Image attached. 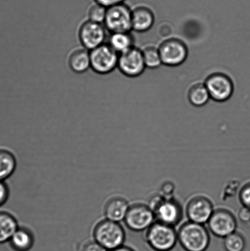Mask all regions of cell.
Masks as SVG:
<instances>
[{
  "instance_id": "6da1fadb",
  "label": "cell",
  "mask_w": 250,
  "mask_h": 251,
  "mask_svg": "<svg viewBox=\"0 0 250 251\" xmlns=\"http://www.w3.org/2000/svg\"><path fill=\"white\" fill-rule=\"evenodd\" d=\"M178 243L185 251H206L209 247V230L201 224L187 221L178 231Z\"/></svg>"
},
{
  "instance_id": "7a4b0ae2",
  "label": "cell",
  "mask_w": 250,
  "mask_h": 251,
  "mask_svg": "<svg viewBox=\"0 0 250 251\" xmlns=\"http://www.w3.org/2000/svg\"><path fill=\"white\" fill-rule=\"evenodd\" d=\"M144 238L154 251H172L178 242L175 227L157 221L144 231Z\"/></svg>"
},
{
  "instance_id": "3957f363",
  "label": "cell",
  "mask_w": 250,
  "mask_h": 251,
  "mask_svg": "<svg viewBox=\"0 0 250 251\" xmlns=\"http://www.w3.org/2000/svg\"><path fill=\"white\" fill-rule=\"evenodd\" d=\"M94 237L95 242L107 251H112L123 245L126 234L118 223L106 220L98 224Z\"/></svg>"
},
{
  "instance_id": "277c9868",
  "label": "cell",
  "mask_w": 250,
  "mask_h": 251,
  "mask_svg": "<svg viewBox=\"0 0 250 251\" xmlns=\"http://www.w3.org/2000/svg\"><path fill=\"white\" fill-rule=\"evenodd\" d=\"M119 54L108 43L90 51L91 69L100 75H106L117 68Z\"/></svg>"
},
{
  "instance_id": "5b68a950",
  "label": "cell",
  "mask_w": 250,
  "mask_h": 251,
  "mask_svg": "<svg viewBox=\"0 0 250 251\" xmlns=\"http://www.w3.org/2000/svg\"><path fill=\"white\" fill-rule=\"evenodd\" d=\"M104 25L111 33L131 31L132 10L124 2L107 7Z\"/></svg>"
},
{
  "instance_id": "8992f818",
  "label": "cell",
  "mask_w": 250,
  "mask_h": 251,
  "mask_svg": "<svg viewBox=\"0 0 250 251\" xmlns=\"http://www.w3.org/2000/svg\"><path fill=\"white\" fill-rule=\"evenodd\" d=\"M156 220L155 215L148 204L142 203L130 206L124 218L127 227L135 232H144Z\"/></svg>"
},
{
  "instance_id": "52a82bcc",
  "label": "cell",
  "mask_w": 250,
  "mask_h": 251,
  "mask_svg": "<svg viewBox=\"0 0 250 251\" xmlns=\"http://www.w3.org/2000/svg\"><path fill=\"white\" fill-rule=\"evenodd\" d=\"M207 224L212 235L222 238L236 232L237 226L236 218L234 214L224 208L214 210Z\"/></svg>"
},
{
  "instance_id": "ba28073f",
  "label": "cell",
  "mask_w": 250,
  "mask_h": 251,
  "mask_svg": "<svg viewBox=\"0 0 250 251\" xmlns=\"http://www.w3.org/2000/svg\"><path fill=\"white\" fill-rule=\"evenodd\" d=\"M78 38L80 45L91 51L105 43L107 29L104 24L87 20L78 29Z\"/></svg>"
},
{
  "instance_id": "9c48e42d",
  "label": "cell",
  "mask_w": 250,
  "mask_h": 251,
  "mask_svg": "<svg viewBox=\"0 0 250 251\" xmlns=\"http://www.w3.org/2000/svg\"><path fill=\"white\" fill-rule=\"evenodd\" d=\"M215 209L207 197L198 194L187 201L185 213L188 221L204 225L207 223Z\"/></svg>"
},
{
  "instance_id": "30bf717a",
  "label": "cell",
  "mask_w": 250,
  "mask_h": 251,
  "mask_svg": "<svg viewBox=\"0 0 250 251\" xmlns=\"http://www.w3.org/2000/svg\"><path fill=\"white\" fill-rule=\"evenodd\" d=\"M117 68L126 77L134 78L141 75L146 68L142 50L134 46L119 54Z\"/></svg>"
},
{
  "instance_id": "8fae6325",
  "label": "cell",
  "mask_w": 250,
  "mask_h": 251,
  "mask_svg": "<svg viewBox=\"0 0 250 251\" xmlns=\"http://www.w3.org/2000/svg\"><path fill=\"white\" fill-rule=\"evenodd\" d=\"M153 212L157 221L174 227L181 222L183 216L182 205L173 197L170 198L163 197Z\"/></svg>"
},
{
  "instance_id": "7c38bea8",
  "label": "cell",
  "mask_w": 250,
  "mask_h": 251,
  "mask_svg": "<svg viewBox=\"0 0 250 251\" xmlns=\"http://www.w3.org/2000/svg\"><path fill=\"white\" fill-rule=\"evenodd\" d=\"M161 62L168 66H180L185 62L188 56V49L182 41L177 39H167L159 48Z\"/></svg>"
},
{
  "instance_id": "4fadbf2b",
  "label": "cell",
  "mask_w": 250,
  "mask_h": 251,
  "mask_svg": "<svg viewBox=\"0 0 250 251\" xmlns=\"http://www.w3.org/2000/svg\"><path fill=\"white\" fill-rule=\"evenodd\" d=\"M205 85L209 93L210 99L217 102L227 101L233 94V83L225 74H213L207 77Z\"/></svg>"
},
{
  "instance_id": "5bb4252c",
  "label": "cell",
  "mask_w": 250,
  "mask_h": 251,
  "mask_svg": "<svg viewBox=\"0 0 250 251\" xmlns=\"http://www.w3.org/2000/svg\"><path fill=\"white\" fill-rule=\"evenodd\" d=\"M68 68L76 75H82L91 68L90 51L82 46L72 49L68 58Z\"/></svg>"
},
{
  "instance_id": "9a60e30c",
  "label": "cell",
  "mask_w": 250,
  "mask_h": 251,
  "mask_svg": "<svg viewBox=\"0 0 250 251\" xmlns=\"http://www.w3.org/2000/svg\"><path fill=\"white\" fill-rule=\"evenodd\" d=\"M154 15L148 7L138 6L132 10V28L142 33L149 30L153 26Z\"/></svg>"
},
{
  "instance_id": "2e32d148",
  "label": "cell",
  "mask_w": 250,
  "mask_h": 251,
  "mask_svg": "<svg viewBox=\"0 0 250 251\" xmlns=\"http://www.w3.org/2000/svg\"><path fill=\"white\" fill-rule=\"evenodd\" d=\"M129 205L124 199L114 198L108 201L105 207V215L108 220L118 223L124 220Z\"/></svg>"
},
{
  "instance_id": "e0dca14e",
  "label": "cell",
  "mask_w": 250,
  "mask_h": 251,
  "mask_svg": "<svg viewBox=\"0 0 250 251\" xmlns=\"http://www.w3.org/2000/svg\"><path fill=\"white\" fill-rule=\"evenodd\" d=\"M108 44L117 53L121 54L133 48L134 39L130 32L112 33Z\"/></svg>"
},
{
  "instance_id": "ac0fdd59",
  "label": "cell",
  "mask_w": 250,
  "mask_h": 251,
  "mask_svg": "<svg viewBox=\"0 0 250 251\" xmlns=\"http://www.w3.org/2000/svg\"><path fill=\"white\" fill-rule=\"evenodd\" d=\"M17 223L13 216L5 212H0V244L11 240L18 229Z\"/></svg>"
},
{
  "instance_id": "d6986e66",
  "label": "cell",
  "mask_w": 250,
  "mask_h": 251,
  "mask_svg": "<svg viewBox=\"0 0 250 251\" xmlns=\"http://www.w3.org/2000/svg\"><path fill=\"white\" fill-rule=\"evenodd\" d=\"M33 235L23 228L17 229L10 240L12 247L17 251H29L33 247Z\"/></svg>"
},
{
  "instance_id": "ffe728a7",
  "label": "cell",
  "mask_w": 250,
  "mask_h": 251,
  "mask_svg": "<svg viewBox=\"0 0 250 251\" xmlns=\"http://www.w3.org/2000/svg\"><path fill=\"white\" fill-rule=\"evenodd\" d=\"M188 100L195 107H202L207 104L210 99L207 88L203 83L192 86L188 92Z\"/></svg>"
},
{
  "instance_id": "44dd1931",
  "label": "cell",
  "mask_w": 250,
  "mask_h": 251,
  "mask_svg": "<svg viewBox=\"0 0 250 251\" xmlns=\"http://www.w3.org/2000/svg\"><path fill=\"white\" fill-rule=\"evenodd\" d=\"M16 161L13 154L6 150H0V181L9 178L14 173Z\"/></svg>"
},
{
  "instance_id": "7402d4cb",
  "label": "cell",
  "mask_w": 250,
  "mask_h": 251,
  "mask_svg": "<svg viewBox=\"0 0 250 251\" xmlns=\"http://www.w3.org/2000/svg\"><path fill=\"white\" fill-rule=\"evenodd\" d=\"M224 247L226 251H244L246 247V240L236 231L224 238Z\"/></svg>"
},
{
  "instance_id": "603a6c76",
  "label": "cell",
  "mask_w": 250,
  "mask_h": 251,
  "mask_svg": "<svg viewBox=\"0 0 250 251\" xmlns=\"http://www.w3.org/2000/svg\"><path fill=\"white\" fill-rule=\"evenodd\" d=\"M146 68L157 69L162 65L159 49L148 47L142 50Z\"/></svg>"
},
{
  "instance_id": "cb8c5ba5",
  "label": "cell",
  "mask_w": 250,
  "mask_h": 251,
  "mask_svg": "<svg viewBox=\"0 0 250 251\" xmlns=\"http://www.w3.org/2000/svg\"><path fill=\"white\" fill-rule=\"evenodd\" d=\"M107 7L95 2L91 5L87 11V20L95 23L104 24L106 17Z\"/></svg>"
},
{
  "instance_id": "d4e9b609",
  "label": "cell",
  "mask_w": 250,
  "mask_h": 251,
  "mask_svg": "<svg viewBox=\"0 0 250 251\" xmlns=\"http://www.w3.org/2000/svg\"><path fill=\"white\" fill-rule=\"evenodd\" d=\"M239 200L242 205L250 208V183L245 184L240 190Z\"/></svg>"
},
{
  "instance_id": "484cf974",
  "label": "cell",
  "mask_w": 250,
  "mask_h": 251,
  "mask_svg": "<svg viewBox=\"0 0 250 251\" xmlns=\"http://www.w3.org/2000/svg\"><path fill=\"white\" fill-rule=\"evenodd\" d=\"M175 185L173 182L165 181L161 184L159 193L166 198H170L173 197V194L175 191Z\"/></svg>"
},
{
  "instance_id": "4316f807",
  "label": "cell",
  "mask_w": 250,
  "mask_h": 251,
  "mask_svg": "<svg viewBox=\"0 0 250 251\" xmlns=\"http://www.w3.org/2000/svg\"><path fill=\"white\" fill-rule=\"evenodd\" d=\"M9 191L3 182L0 181V206L3 205L8 198Z\"/></svg>"
},
{
  "instance_id": "83f0119b",
  "label": "cell",
  "mask_w": 250,
  "mask_h": 251,
  "mask_svg": "<svg viewBox=\"0 0 250 251\" xmlns=\"http://www.w3.org/2000/svg\"><path fill=\"white\" fill-rule=\"evenodd\" d=\"M239 220L244 223L249 222L250 221V208L246 206H242L238 213Z\"/></svg>"
},
{
  "instance_id": "f1b7e54d",
  "label": "cell",
  "mask_w": 250,
  "mask_h": 251,
  "mask_svg": "<svg viewBox=\"0 0 250 251\" xmlns=\"http://www.w3.org/2000/svg\"><path fill=\"white\" fill-rule=\"evenodd\" d=\"M83 251H107L102 246L96 242H90L85 246Z\"/></svg>"
},
{
  "instance_id": "f546056e",
  "label": "cell",
  "mask_w": 250,
  "mask_h": 251,
  "mask_svg": "<svg viewBox=\"0 0 250 251\" xmlns=\"http://www.w3.org/2000/svg\"><path fill=\"white\" fill-rule=\"evenodd\" d=\"M94 1L102 6L109 7L114 6V5L123 3L125 0H94Z\"/></svg>"
},
{
  "instance_id": "4dcf8cb0",
  "label": "cell",
  "mask_w": 250,
  "mask_h": 251,
  "mask_svg": "<svg viewBox=\"0 0 250 251\" xmlns=\"http://www.w3.org/2000/svg\"><path fill=\"white\" fill-rule=\"evenodd\" d=\"M109 251H136L133 249H132L131 248L124 247V246H122V247H119L118 248H116V249Z\"/></svg>"
}]
</instances>
